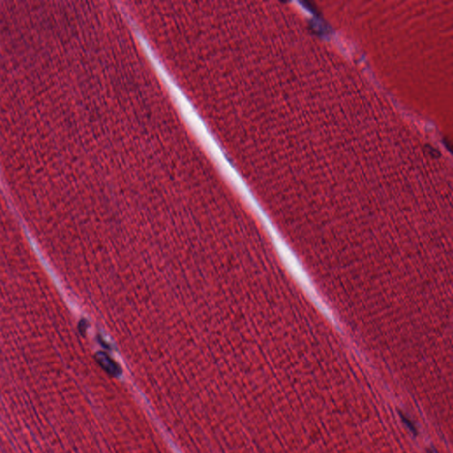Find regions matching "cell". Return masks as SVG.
I'll list each match as a JSON object with an SVG mask.
<instances>
[{
	"instance_id": "obj_1",
	"label": "cell",
	"mask_w": 453,
	"mask_h": 453,
	"mask_svg": "<svg viewBox=\"0 0 453 453\" xmlns=\"http://www.w3.org/2000/svg\"><path fill=\"white\" fill-rule=\"evenodd\" d=\"M97 361L103 366L104 369L106 370L108 373L114 375L120 374V369L114 361L111 360L109 357L106 356L104 353H99L97 357Z\"/></svg>"
}]
</instances>
